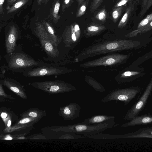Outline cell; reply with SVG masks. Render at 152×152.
Masks as SVG:
<instances>
[{
    "label": "cell",
    "mask_w": 152,
    "mask_h": 152,
    "mask_svg": "<svg viewBox=\"0 0 152 152\" xmlns=\"http://www.w3.org/2000/svg\"><path fill=\"white\" fill-rule=\"evenodd\" d=\"M141 44L140 42L128 39H117L99 42L84 48L76 57L81 61L89 58L112 52L135 48Z\"/></svg>",
    "instance_id": "cell-1"
},
{
    "label": "cell",
    "mask_w": 152,
    "mask_h": 152,
    "mask_svg": "<svg viewBox=\"0 0 152 152\" xmlns=\"http://www.w3.org/2000/svg\"><path fill=\"white\" fill-rule=\"evenodd\" d=\"M8 70L15 72L23 73L25 71L40 65L43 61H36L31 56L16 47L14 51L10 54L4 56Z\"/></svg>",
    "instance_id": "cell-2"
},
{
    "label": "cell",
    "mask_w": 152,
    "mask_h": 152,
    "mask_svg": "<svg viewBox=\"0 0 152 152\" xmlns=\"http://www.w3.org/2000/svg\"><path fill=\"white\" fill-rule=\"evenodd\" d=\"M115 125L114 119L96 125H87L80 123L58 126L54 130L83 134L84 137L100 133Z\"/></svg>",
    "instance_id": "cell-3"
},
{
    "label": "cell",
    "mask_w": 152,
    "mask_h": 152,
    "mask_svg": "<svg viewBox=\"0 0 152 152\" xmlns=\"http://www.w3.org/2000/svg\"><path fill=\"white\" fill-rule=\"evenodd\" d=\"M29 85L36 88L51 94L67 93L77 89L71 84L60 80L35 82Z\"/></svg>",
    "instance_id": "cell-4"
},
{
    "label": "cell",
    "mask_w": 152,
    "mask_h": 152,
    "mask_svg": "<svg viewBox=\"0 0 152 152\" xmlns=\"http://www.w3.org/2000/svg\"><path fill=\"white\" fill-rule=\"evenodd\" d=\"M72 71V70L66 67L53 65L42 61L39 66L28 69L24 71L23 74L25 77H36L60 75Z\"/></svg>",
    "instance_id": "cell-5"
},
{
    "label": "cell",
    "mask_w": 152,
    "mask_h": 152,
    "mask_svg": "<svg viewBox=\"0 0 152 152\" xmlns=\"http://www.w3.org/2000/svg\"><path fill=\"white\" fill-rule=\"evenodd\" d=\"M140 91V89L137 87L117 88L110 91L102 99L101 102L105 103L113 101H121L124 102V106H126L134 98Z\"/></svg>",
    "instance_id": "cell-6"
},
{
    "label": "cell",
    "mask_w": 152,
    "mask_h": 152,
    "mask_svg": "<svg viewBox=\"0 0 152 152\" xmlns=\"http://www.w3.org/2000/svg\"><path fill=\"white\" fill-rule=\"evenodd\" d=\"M35 25L34 32L43 50L48 56L52 58H57L59 55V51L51 42L42 23L37 22Z\"/></svg>",
    "instance_id": "cell-7"
},
{
    "label": "cell",
    "mask_w": 152,
    "mask_h": 152,
    "mask_svg": "<svg viewBox=\"0 0 152 152\" xmlns=\"http://www.w3.org/2000/svg\"><path fill=\"white\" fill-rule=\"evenodd\" d=\"M129 56L120 54L107 55L79 65L81 67L88 68L99 66H113L120 64L126 60Z\"/></svg>",
    "instance_id": "cell-8"
},
{
    "label": "cell",
    "mask_w": 152,
    "mask_h": 152,
    "mask_svg": "<svg viewBox=\"0 0 152 152\" xmlns=\"http://www.w3.org/2000/svg\"><path fill=\"white\" fill-rule=\"evenodd\" d=\"M152 91V78L139 99L129 109L124 116V119L129 121L138 115L144 109Z\"/></svg>",
    "instance_id": "cell-9"
},
{
    "label": "cell",
    "mask_w": 152,
    "mask_h": 152,
    "mask_svg": "<svg viewBox=\"0 0 152 152\" xmlns=\"http://www.w3.org/2000/svg\"><path fill=\"white\" fill-rule=\"evenodd\" d=\"M81 31L79 25L74 23L68 26L64 31L62 37L63 41L66 47H71L79 40Z\"/></svg>",
    "instance_id": "cell-10"
},
{
    "label": "cell",
    "mask_w": 152,
    "mask_h": 152,
    "mask_svg": "<svg viewBox=\"0 0 152 152\" xmlns=\"http://www.w3.org/2000/svg\"><path fill=\"white\" fill-rule=\"evenodd\" d=\"M19 31L14 25L9 27L5 35V45L7 54L12 53L15 49L16 42L20 37Z\"/></svg>",
    "instance_id": "cell-11"
},
{
    "label": "cell",
    "mask_w": 152,
    "mask_h": 152,
    "mask_svg": "<svg viewBox=\"0 0 152 152\" xmlns=\"http://www.w3.org/2000/svg\"><path fill=\"white\" fill-rule=\"evenodd\" d=\"M0 83L12 91L19 97L23 99H28L23 86L17 80L4 77L0 79Z\"/></svg>",
    "instance_id": "cell-12"
},
{
    "label": "cell",
    "mask_w": 152,
    "mask_h": 152,
    "mask_svg": "<svg viewBox=\"0 0 152 152\" xmlns=\"http://www.w3.org/2000/svg\"><path fill=\"white\" fill-rule=\"evenodd\" d=\"M81 107L76 103H71L60 108L58 114L66 121H73L79 117Z\"/></svg>",
    "instance_id": "cell-13"
},
{
    "label": "cell",
    "mask_w": 152,
    "mask_h": 152,
    "mask_svg": "<svg viewBox=\"0 0 152 152\" xmlns=\"http://www.w3.org/2000/svg\"><path fill=\"white\" fill-rule=\"evenodd\" d=\"M40 119L38 118L29 117L21 118L20 119L18 120L5 132H11L29 127L33 126Z\"/></svg>",
    "instance_id": "cell-14"
},
{
    "label": "cell",
    "mask_w": 152,
    "mask_h": 152,
    "mask_svg": "<svg viewBox=\"0 0 152 152\" xmlns=\"http://www.w3.org/2000/svg\"><path fill=\"white\" fill-rule=\"evenodd\" d=\"M116 137L117 139L152 138V127H142L134 132L116 135Z\"/></svg>",
    "instance_id": "cell-15"
},
{
    "label": "cell",
    "mask_w": 152,
    "mask_h": 152,
    "mask_svg": "<svg viewBox=\"0 0 152 152\" xmlns=\"http://www.w3.org/2000/svg\"><path fill=\"white\" fill-rule=\"evenodd\" d=\"M1 117L4 122L5 128L4 131L5 132L12 126V124L16 122L18 120V116L12 111L8 108L1 107Z\"/></svg>",
    "instance_id": "cell-16"
},
{
    "label": "cell",
    "mask_w": 152,
    "mask_h": 152,
    "mask_svg": "<svg viewBox=\"0 0 152 152\" xmlns=\"http://www.w3.org/2000/svg\"><path fill=\"white\" fill-rule=\"evenodd\" d=\"M152 124V114H145L134 117L129 121L122 124L121 126L126 127Z\"/></svg>",
    "instance_id": "cell-17"
},
{
    "label": "cell",
    "mask_w": 152,
    "mask_h": 152,
    "mask_svg": "<svg viewBox=\"0 0 152 152\" xmlns=\"http://www.w3.org/2000/svg\"><path fill=\"white\" fill-rule=\"evenodd\" d=\"M115 117L105 115H98L85 118L81 123L87 125H96L100 124L110 120L114 119Z\"/></svg>",
    "instance_id": "cell-18"
},
{
    "label": "cell",
    "mask_w": 152,
    "mask_h": 152,
    "mask_svg": "<svg viewBox=\"0 0 152 152\" xmlns=\"http://www.w3.org/2000/svg\"><path fill=\"white\" fill-rule=\"evenodd\" d=\"M42 23L45 29L51 42L54 46L57 47L60 43L61 39L55 34L53 28L49 23L43 20Z\"/></svg>",
    "instance_id": "cell-19"
},
{
    "label": "cell",
    "mask_w": 152,
    "mask_h": 152,
    "mask_svg": "<svg viewBox=\"0 0 152 152\" xmlns=\"http://www.w3.org/2000/svg\"><path fill=\"white\" fill-rule=\"evenodd\" d=\"M45 110H40L35 108H30L23 113L20 114L21 118L29 117L41 119L46 116Z\"/></svg>",
    "instance_id": "cell-20"
},
{
    "label": "cell",
    "mask_w": 152,
    "mask_h": 152,
    "mask_svg": "<svg viewBox=\"0 0 152 152\" xmlns=\"http://www.w3.org/2000/svg\"><path fill=\"white\" fill-rule=\"evenodd\" d=\"M106 29L105 26L102 25L92 24L88 26L85 30L86 35L93 36L99 34Z\"/></svg>",
    "instance_id": "cell-21"
},
{
    "label": "cell",
    "mask_w": 152,
    "mask_h": 152,
    "mask_svg": "<svg viewBox=\"0 0 152 152\" xmlns=\"http://www.w3.org/2000/svg\"><path fill=\"white\" fill-rule=\"evenodd\" d=\"M60 6V0H54L52 5L50 15L51 19L55 23H57L60 18V16L58 15Z\"/></svg>",
    "instance_id": "cell-22"
},
{
    "label": "cell",
    "mask_w": 152,
    "mask_h": 152,
    "mask_svg": "<svg viewBox=\"0 0 152 152\" xmlns=\"http://www.w3.org/2000/svg\"><path fill=\"white\" fill-rule=\"evenodd\" d=\"M85 78L86 82L96 91L102 93L105 91V90L103 86L92 77L86 76Z\"/></svg>",
    "instance_id": "cell-23"
},
{
    "label": "cell",
    "mask_w": 152,
    "mask_h": 152,
    "mask_svg": "<svg viewBox=\"0 0 152 152\" xmlns=\"http://www.w3.org/2000/svg\"><path fill=\"white\" fill-rule=\"evenodd\" d=\"M29 0H17L10 6L6 7L7 14L15 12L21 8L26 4Z\"/></svg>",
    "instance_id": "cell-24"
},
{
    "label": "cell",
    "mask_w": 152,
    "mask_h": 152,
    "mask_svg": "<svg viewBox=\"0 0 152 152\" xmlns=\"http://www.w3.org/2000/svg\"><path fill=\"white\" fill-rule=\"evenodd\" d=\"M89 0L84 1L80 5L76 15V17L79 18L83 15L85 13L88 4Z\"/></svg>",
    "instance_id": "cell-25"
},
{
    "label": "cell",
    "mask_w": 152,
    "mask_h": 152,
    "mask_svg": "<svg viewBox=\"0 0 152 152\" xmlns=\"http://www.w3.org/2000/svg\"><path fill=\"white\" fill-rule=\"evenodd\" d=\"M121 7H115L112 12V16L114 23L117 22L120 16L121 10Z\"/></svg>",
    "instance_id": "cell-26"
},
{
    "label": "cell",
    "mask_w": 152,
    "mask_h": 152,
    "mask_svg": "<svg viewBox=\"0 0 152 152\" xmlns=\"http://www.w3.org/2000/svg\"><path fill=\"white\" fill-rule=\"evenodd\" d=\"M95 18L96 19L100 21H105L107 18L106 10L105 9H103L100 10L96 15Z\"/></svg>",
    "instance_id": "cell-27"
},
{
    "label": "cell",
    "mask_w": 152,
    "mask_h": 152,
    "mask_svg": "<svg viewBox=\"0 0 152 152\" xmlns=\"http://www.w3.org/2000/svg\"><path fill=\"white\" fill-rule=\"evenodd\" d=\"M103 0H93L90 6V11L92 13L100 5Z\"/></svg>",
    "instance_id": "cell-28"
},
{
    "label": "cell",
    "mask_w": 152,
    "mask_h": 152,
    "mask_svg": "<svg viewBox=\"0 0 152 152\" xmlns=\"http://www.w3.org/2000/svg\"><path fill=\"white\" fill-rule=\"evenodd\" d=\"M128 17L127 12L125 13L122 18L118 25V28H121L123 27L126 23Z\"/></svg>",
    "instance_id": "cell-29"
},
{
    "label": "cell",
    "mask_w": 152,
    "mask_h": 152,
    "mask_svg": "<svg viewBox=\"0 0 152 152\" xmlns=\"http://www.w3.org/2000/svg\"><path fill=\"white\" fill-rule=\"evenodd\" d=\"M2 86L1 84L0 83V96L4 98H9L12 100L14 99L15 98H14L10 95L7 94L5 92L2 87Z\"/></svg>",
    "instance_id": "cell-30"
},
{
    "label": "cell",
    "mask_w": 152,
    "mask_h": 152,
    "mask_svg": "<svg viewBox=\"0 0 152 152\" xmlns=\"http://www.w3.org/2000/svg\"><path fill=\"white\" fill-rule=\"evenodd\" d=\"M73 2V0H63L62 5V10L63 11L65 8L69 7Z\"/></svg>",
    "instance_id": "cell-31"
},
{
    "label": "cell",
    "mask_w": 152,
    "mask_h": 152,
    "mask_svg": "<svg viewBox=\"0 0 152 152\" xmlns=\"http://www.w3.org/2000/svg\"><path fill=\"white\" fill-rule=\"evenodd\" d=\"M151 16V15H149L146 18L142 20L138 25V28H140L147 25L149 22Z\"/></svg>",
    "instance_id": "cell-32"
},
{
    "label": "cell",
    "mask_w": 152,
    "mask_h": 152,
    "mask_svg": "<svg viewBox=\"0 0 152 152\" xmlns=\"http://www.w3.org/2000/svg\"><path fill=\"white\" fill-rule=\"evenodd\" d=\"M128 1V0H121L115 4L114 7H116L121 6L125 4Z\"/></svg>",
    "instance_id": "cell-33"
},
{
    "label": "cell",
    "mask_w": 152,
    "mask_h": 152,
    "mask_svg": "<svg viewBox=\"0 0 152 152\" xmlns=\"http://www.w3.org/2000/svg\"><path fill=\"white\" fill-rule=\"evenodd\" d=\"M5 72V68L3 66H0V79L4 77V75Z\"/></svg>",
    "instance_id": "cell-34"
},
{
    "label": "cell",
    "mask_w": 152,
    "mask_h": 152,
    "mask_svg": "<svg viewBox=\"0 0 152 152\" xmlns=\"http://www.w3.org/2000/svg\"><path fill=\"white\" fill-rule=\"evenodd\" d=\"M5 0H0V14L2 15L4 14L3 5Z\"/></svg>",
    "instance_id": "cell-35"
},
{
    "label": "cell",
    "mask_w": 152,
    "mask_h": 152,
    "mask_svg": "<svg viewBox=\"0 0 152 152\" xmlns=\"http://www.w3.org/2000/svg\"><path fill=\"white\" fill-rule=\"evenodd\" d=\"M49 0H37V2L38 5H40L43 4L46 5Z\"/></svg>",
    "instance_id": "cell-36"
},
{
    "label": "cell",
    "mask_w": 152,
    "mask_h": 152,
    "mask_svg": "<svg viewBox=\"0 0 152 152\" xmlns=\"http://www.w3.org/2000/svg\"><path fill=\"white\" fill-rule=\"evenodd\" d=\"M17 0H7V6L6 7L10 6Z\"/></svg>",
    "instance_id": "cell-37"
},
{
    "label": "cell",
    "mask_w": 152,
    "mask_h": 152,
    "mask_svg": "<svg viewBox=\"0 0 152 152\" xmlns=\"http://www.w3.org/2000/svg\"><path fill=\"white\" fill-rule=\"evenodd\" d=\"M85 0H77L79 5H80Z\"/></svg>",
    "instance_id": "cell-38"
},
{
    "label": "cell",
    "mask_w": 152,
    "mask_h": 152,
    "mask_svg": "<svg viewBox=\"0 0 152 152\" xmlns=\"http://www.w3.org/2000/svg\"><path fill=\"white\" fill-rule=\"evenodd\" d=\"M150 25H151V26H152V21H151V22L150 23Z\"/></svg>",
    "instance_id": "cell-39"
}]
</instances>
